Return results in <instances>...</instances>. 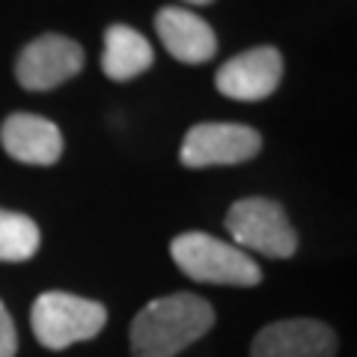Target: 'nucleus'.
I'll list each match as a JSON object with an SVG mask.
<instances>
[{"label":"nucleus","mask_w":357,"mask_h":357,"mask_svg":"<svg viewBox=\"0 0 357 357\" xmlns=\"http://www.w3.org/2000/svg\"><path fill=\"white\" fill-rule=\"evenodd\" d=\"M155 63V51L149 39L128 24H114L105 30L102 72L110 81H131Z\"/></svg>","instance_id":"9b49d317"},{"label":"nucleus","mask_w":357,"mask_h":357,"mask_svg":"<svg viewBox=\"0 0 357 357\" xmlns=\"http://www.w3.org/2000/svg\"><path fill=\"white\" fill-rule=\"evenodd\" d=\"M155 33L170 57L188 66L208 63L218 54V36L203 15L185 6H164L155 15Z\"/></svg>","instance_id":"1a4fd4ad"},{"label":"nucleus","mask_w":357,"mask_h":357,"mask_svg":"<svg viewBox=\"0 0 357 357\" xmlns=\"http://www.w3.org/2000/svg\"><path fill=\"white\" fill-rule=\"evenodd\" d=\"M42 244V232L36 220L21 211L0 208V262H27L36 256Z\"/></svg>","instance_id":"f8f14e48"},{"label":"nucleus","mask_w":357,"mask_h":357,"mask_svg":"<svg viewBox=\"0 0 357 357\" xmlns=\"http://www.w3.org/2000/svg\"><path fill=\"white\" fill-rule=\"evenodd\" d=\"M170 256L197 283L211 286H259L262 283V268L253 262L250 253L229 241H220L208 232H185V236L173 238Z\"/></svg>","instance_id":"f03ea898"},{"label":"nucleus","mask_w":357,"mask_h":357,"mask_svg":"<svg viewBox=\"0 0 357 357\" xmlns=\"http://www.w3.org/2000/svg\"><path fill=\"white\" fill-rule=\"evenodd\" d=\"M337 333L316 319H286L265 325L250 345V357H333Z\"/></svg>","instance_id":"6e6552de"},{"label":"nucleus","mask_w":357,"mask_h":357,"mask_svg":"<svg viewBox=\"0 0 357 357\" xmlns=\"http://www.w3.org/2000/svg\"><path fill=\"white\" fill-rule=\"evenodd\" d=\"M227 229L244 253H262L271 259H289L298 250V232L280 203L265 197L238 199L227 211Z\"/></svg>","instance_id":"20e7f679"},{"label":"nucleus","mask_w":357,"mask_h":357,"mask_svg":"<svg viewBox=\"0 0 357 357\" xmlns=\"http://www.w3.org/2000/svg\"><path fill=\"white\" fill-rule=\"evenodd\" d=\"M262 149L259 131L238 122H199L182 140L178 161L191 170L203 167H229L256 158Z\"/></svg>","instance_id":"39448f33"},{"label":"nucleus","mask_w":357,"mask_h":357,"mask_svg":"<svg viewBox=\"0 0 357 357\" xmlns=\"http://www.w3.org/2000/svg\"><path fill=\"white\" fill-rule=\"evenodd\" d=\"M182 3H191V6H206V3H211V0H182Z\"/></svg>","instance_id":"4468645a"},{"label":"nucleus","mask_w":357,"mask_h":357,"mask_svg":"<svg viewBox=\"0 0 357 357\" xmlns=\"http://www.w3.org/2000/svg\"><path fill=\"white\" fill-rule=\"evenodd\" d=\"M0 143L6 155L21 164L51 167L63 155V134L51 119L36 114H13L0 128Z\"/></svg>","instance_id":"9d476101"},{"label":"nucleus","mask_w":357,"mask_h":357,"mask_svg":"<svg viewBox=\"0 0 357 357\" xmlns=\"http://www.w3.org/2000/svg\"><path fill=\"white\" fill-rule=\"evenodd\" d=\"M283 57L271 45H259L227 60L215 75L218 93L236 102H262L280 86Z\"/></svg>","instance_id":"0eeeda50"},{"label":"nucleus","mask_w":357,"mask_h":357,"mask_svg":"<svg viewBox=\"0 0 357 357\" xmlns=\"http://www.w3.org/2000/svg\"><path fill=\"white\" fill-rule=\"evenodd\" d=\"M84 69V48L69 36L60 33H45L24 45L15 60V77L24 89L45 93L54 89Z\"/></svg>","instance_id":"423d86ee"},{"label":"nucleus","mask_w":357,"mask_h":357,"mask_svg":"<svg viewBox=\"0 0 357 357\" xmlns=\"http://www.w3.org/2000/svg\"><path fill=\"white\" fill-rule=\"evenodd\" d=\"M15 351H18V333L13 325V316L0 301V357H15Z\"/></svg>","instance_id":"ddd939ff"},{"label":"nucleus","mask_w":357,"mask_h":357,"mask_svg":"<svg viewBox=\"0 0 357 357\" xmlns=\"http://www.w3.org/2000/svg\"><path fill=\"white\" fill-rule=\"evenodd\" d=\"M215 325V310L208 301L191 292L155 298L131 321L134 357H176L191 342L206 337Z\"/></svg>","instance_id":"f257e3e1"},{"label":"nucleus","mask_w":357,"mask_h":357,"mask_svg":"<svg viewBox=\"0 0 357 357\" xmlns=\"http://www.w3.org/2000/svg\"><path fill=\"white\" fill-rule=\"evenodd\" d=\"M36 340L51 351H63L75 342L93 340L107 325V310L98 301L69 292H45L30 310Z\"/></svg>","instance_id":"7ed1b4c3"}]
</instances>
